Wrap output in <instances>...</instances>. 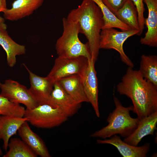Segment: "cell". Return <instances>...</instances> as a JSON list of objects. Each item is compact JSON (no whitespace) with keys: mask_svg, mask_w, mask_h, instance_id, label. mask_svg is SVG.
<instances>
[{"mask_svg":"<svg viewBox=\"0 0 157 157\" xmlns=\"http://www.w3.org/2000/svg\"><path fill=\"white\" fill-rule=\"evenodd\" d=\"M0 116L1 115H0ZM2 154H3V153H2V151L1 149V148H0V156H1L2 155Z\"/></svg>","mask_w":157,"mask_h":157,"instance_id":"29","label":"cell"},{"mask_svg":"<svg viewBox=\"0 0 157 157\" xmlns=\"http://www.w3.org/2000/svg\"><path fill=\"white\" fill-rule=\"evenodd\" d=\"M27 122H24L18 130L19 136L38 156L42 157H51L44 142L32 130Z\"/></svg>","mask_w":157,"mask_h":157,"instance_id":"16","label":"cell"},{"mask_svg":"<svg viewBox=\"0 0 157 157\" xmlns=\"http://www.w3.org/2000/svg\"><path fill=\"white\" fill-rule=\"evenodd\" d=\"M114 101L115 108L107 119L108 124L92 133L90 137L104 139L119 134L124 138L130 135L137 127L140 119L138 117H132L130 114V111L133 110V106H123L115 97Z\"/></svg>","mask_w":157,"mask_h":157,"instance_id":"3","label":"cell"},{"mask_svg":"<svg viewBox=\"0 0 157 157\" xmlns=\"http://www.w3.org/2000/svg\"><path fill=\"white\" fill-rule=\"evenodd\" d=\"M148 9L145 24L147 30L144 37L140 39L141 44L152 47H157V0H143Z\"/></svg>","mask_w":157,"mask_h":157,"instance_id":"14","label":"cell"},{"mask_svg":"<svg viewBox=\"0 0 157 157\" xmlns=\"http://www.w3.org/2000/svg\"><path fill=\"white\" fill-rule=\"evenodd\" d=\"M57 81L63 88L77 102L89 103L81 77L74 74L62 78Z\"/></svg>","mask_w":157,"mask_h":157,"instance_id":"17","label":"cell"},{"mask_svg":"<svg viewBox=\"0 0 157 157\" xmlns=\"http://www.w3.org/2000/svg\"><path fill=\"white\" fill-rule=\"evenodd\" d=\"M49 105L59 108L69 117L77 112L81 104L75 100L56 81L51 94Z\"/></svg>","mask_w":157,"mask_h":157,"instance_id":"11","label":"cell"},{"mask_svg":"<svg viewBox=\"0 0 157 157\" xmlns=\"http://www.w3.org/2000/svg\"><path fill=\"white\" fill-rule=\"evenodd\" d=\"M134 35H140V31L130 29L119 31L114 28L102 29L100 33V49H115L119 53L123 62L128 67L133 68L134 64L125 53L123 45L128 38Z\"/></svg>","mask_w":157,"mask_h":157,"instance_id":"6","label":"cell"},{"mask_svg":"<svg viewBox=\"0 0 157 157\" xmlns=\"http://www.w3.org/2000/svg\"><path fill=\"white\" fill-rule=\"evenodd\" d=\"M67 18L78 24L80 33L88 40L91 58L95 61L99 53L100 33L104 25L102 12L92 0H83L78 7L72 10Z\"/></svg>","mask_w":157,"mask_h":157,"instance_id":"2","label":"cell"},{"mask_svg":"<svg viewBox=\"0 0 157 157\" xmlns=\"http://www.w3.org/2000/svg\"><path fill=\"white\" fill-rule=\"evenodd\" d=\"M8 150L3 157H37L38 155L22 140L11 138L8 145Z\"/></svg>","mask_w":157,"mask_h":157,"instance_id":"22","label":"cell"},{"mask_svg":"<svg viewBox=\"0 0 157 157\" xmlns=\"http://www.w3.org/2000/svg\"><path fill=\"white\" fill-rule=\"evenodd\" d=\"M157 111L140 120L134 132L123 141L133 146H137L142 139L146 136L154 135L157 129Z\"/></svg>","mask_w":157,"mask_h":157,"instance_id":"15","label":"cell"},{"mask_svg":"<svg viewBox=\"0 0 157 157\" xmlns=\"http://www.w3.org/2000/svg\"><path fill=\"white\" fill-rule=\"evenodd\" d=\"M63 31L57 40L55 49L58 56L74 57L83 56L90 60L91 55L88 42L83 43L78 38L80 33L79 25L76 22L63 18Z\"/></svg>","mask_w":157,"mask_h":157,"instance_id":"4","label":"cell"},{"mask_svg":"<svg viewBox=\"0 0 157 157\" xmlns=\"http://www.w3.org/2000/svg\"><path fill=\"white\" fill-rule=\"evenodd\" d=\"M114 14L120 21L129 26L131 29L140 31L137 10L131 0H127Z\"/></svg>","mask_w":157,"mask_h":157,"instance_id":"20","label":"cell"},{"mask_svg":"<svg viewBox=\"0 0 157 157\" xmlns=\"http://www.w3.org/2000/svg\"><path fill=\"white\" fill-rule=\"evenodd\" d=\"M44 0H16L12 4L10 9L3 12L6 19L14 21L32 14L42 4Z\"/></svg>","mask_w":157,"mask_h":157,"instance_id":"13","label":"cell"},{"mask_svg":"<svg viewBox=\"0 0 157 157\" xmlns=\"http://www.w3.org/2000/svg\"><path fill=\"white\" fill-rule=\"evenodd\" d=\"M110 138L104 140L97 139V142L98 144H110L114 146L123 157H146L150 149L149 143H146L140 146H135L125 142L117 135Z\"/></svg>","mask_w":157,"mask_h":157,"instance_id":"12","label":"cell"},{"mask_svg":"<svg viewBox=\"0 0 157 157\" xmlns=\"http://www.w3.org/2000/svg\"><path fill=\"white\" fill-rule=\"evenodd\" d=\"M29 76L30 87L28 90L39 105H49L54 82L49 77H41L33 73L25 65Z\"/></svg>","mask_w":157,"mask_h":157,"instance_id":"10","label":"cell"},{"mask_svg":"<svg viewBox=\"0 0 157 157\" xmlns=\"http://www.w3.org/2000/svg\"><path fill=\"white\" fill-rule=\"evenodd\" d=\"M25 111L20 104L11 102L0 94V115L22 117Z\"/></svg>","mask_w":157,"mask_h":157,"instance_id":"24","label":"cell"},{"mask_svg":"<svg viewBox=\"0 0 157 157\" xmlns=\"http://www.w3.org/2000/svg\"><path fill=\"white\" fill-rule=\"evenodd\" d=\"M0 45L6 53L7 64L10 67L15 65L17 56L24 54L26 52L25 47L14 41L9 36L6 30L0 32Z\"/></svg>","mask_w":157,"mask_h":157,"instance_id":"19","label":"cell"},{"mask_svg":"<svg viewBox=\"0 0 157 157\" xmlns=\"http://www.w3.org/2000/svg\"><path fill=\"white\" fill-rule=\"evenodd\" d=\"M7 26L5 23V19L0 16V32L4 30H6Z\"/></svg>","mask_w":157,"mask_h":157,"instance_id":"27","label":"cell"},{"mask_svg":"<svg viewBox=\"0 0 157 157\" xmlns=\"http://www.w3.org/2000/svg\"><path fill=\"white\" fill-rule=\"evenodd\" d=\"M142 76L157 88V56L142 55L138 70Z\"/></svg>","mask_w":157,"mask_h":157,"instance_id":"21","label":"cell"},{"mask_svg":"<svg viewBox=\"0 0 157 157\" xmlns=\"http://www.w3.org/2000/svg\"><path fill=\"white\" fill-rule=\"evenodd\" d=\"M135 6L138 13V22L141 35L144 28L145 19L144 16L145 11L143 0H131Z\"/></svg>","mask_w":157,"mask_h":157,"instance_id":"25","label":"cell"},{"mask_svg":"<svg viewBox=\"0 0 157 157\" xmlns=\"http://www.w3.org/2000/svg\"><path fill=\"white\" fill-rule=\"evenodd\" d=\"M0 94L12 102L24 105L26 109H33L38 104L26 87L17 81L8 79L0 82Z\"/></svg>","mask_w":157,"mask_h":157,"instance_id":"8","label":"cell"},{"mask_svg":"<svg viewBox=\"0 0 157 157\" xmlns=\"http://www.w3.org/2000/svg\"><path fill=\"white\" fill-rule=\"evenodd\" d=\"M28 119L25 117H19L10 116L0 117V140L3 141V148L6 151L8 149L10 139L16 134L22 125Z\"/></svg>","mask_w":157,"mask_h":157,"instance_id":"18","label":"cell"},{"mask_svg":"<svg viewBox=\"0 0 157 157\" xmlns=\"http://www.w3.org/2000/svg\"><path fill=\"white\" fill-rule=\"evenodd\" d=\"M7 8L6 0H0V12H3Z\"/></svg>","mask_w":157,"mask_h":157,"instance_id":"28","label":"cell"},{"mask_svg":"<svg viewBox=\"0 0 157 157\" xmlns=\"http://www.w3.org/2000/svg\"><path fill=\"white\" fill-rule=\"evenodd\" d=\"M104 4L114 14L124 5L127 0H101Z\"/></svg>","mask_w":157,"mask_h":157,"instance_id":"26","label":"cell"},{"mask_svg":"<svg viewBox=\"0 0 157 157\" xmlns=\"http://www.w3.org/2000/svg\"><path fill=\"white\" fill-rule=\"evenodd\" d=\"M24 117L33 126L46 129L59 126L68 118L60 108L48 104L39 105L32 109H26Z\"/></svg>","mask_w":157,"mask_h":157,"instance_id":"5","label":"cell"},{"mask_svg":"<svg viewBox=\"0 0 157 157\" xmlns=\"http://www.w3.org/2000/svg\"><path fill=\"white\" fill-rule=\"evenodd\" d=\"M100 8L103 15L104 25L102 29L117 28L122 31L130 30V28L120 21L103 3L101 0H92Z\"/></svg>","mask_w":157,"mask_h":157,"instance_id":"23","label":"cell"},{"mask_svg":"<svg viewBox=\"0 0 157 157\" xmlns=\"http://www.w3.org/2000/svg\"><path fill=\"white\" fill-rule=\"evenodd\" d=\"M117 90L131 99L133 111L140 119L157 111V88L144 78L138 70L128 67Z\"/></svg>","mask_w":157,"mask_h":157,"instance_id":"1","label":"cell"},{"mask_svg":"<svg viewBox=\"0 0 157 157\" xmlns=\"http://www.w3.org/2000/svg\"><path fill=\"white\" fill-rule=\"evenodd\" d=\"M89 60L86 57L83 56H58L47 76L55 82L69 75L80 74L87 65Z\"/></svg>","mask_w":157,"mask_h":157,"instance_id":"7","label":"cell"},{"mask_svg":"<svg viewBox=\"0 0 157 157\" xmlns=\"http://www.w3.org/2000/svg\"><path fill=\"white\" fill-rule=\"evenodd\" d=\"M95 62L91 58L79 75L89 103L91 104L97 116L99 117L100 114L98 104V81L94 67Z\"/></svg>","mask_w":157,"mask_h":157,"instance_id":"9","label":"cell"}]
</instances>
